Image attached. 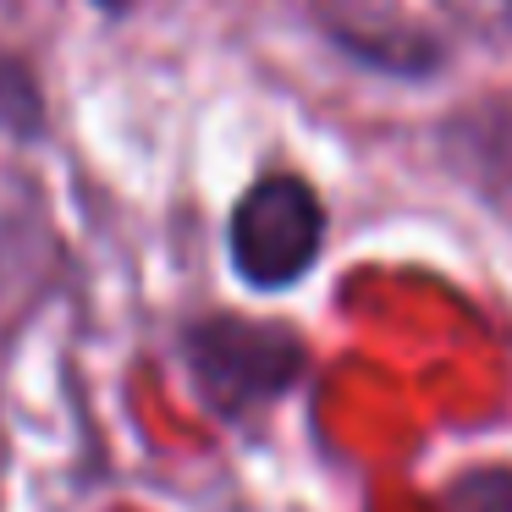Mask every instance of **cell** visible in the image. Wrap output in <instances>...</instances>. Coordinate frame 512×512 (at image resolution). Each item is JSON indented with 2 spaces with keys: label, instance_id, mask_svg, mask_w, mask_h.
<instances>
[{
  "label": "cell",
  "instance_id": "cell-1",
  "mask_svg": "<svg viewBox=\"0 0 512 512\" xmlns=\"http://www.w3.org/2000/svg\"><path fill=\"white\" fill-rule=\"evenodd\" d=\"M325 243V204L303 177H259L254 188L237 199L232 226H226V248H232V270L259 292H281L292 281L309 276Z\"/></svg>",
  "mask_w": 512,
  "mask_h": 512
},
{
  "label": "cell",
  "instance_id": "cell-2",
  "mask_svg": "<svg viewBox=\"0 0 512 512\" xmlns=\"http://www.w3.org/2000/svg\"><path fill=\"white\" fill-rule=\"evenodd\" d=\"M188 358L204 397L221 413H243L270 402L298 380L303 342L265 320H210L188 336Z\"/></svg>",
  "mask_w": 512,
  "mask_h": 512
},
{
  "label": "cell",
  "instance_id": "cell-3",
  "mask_svg": "<svg viewBox=\"0 0 512 512\" xmlns=\"http://www.w3.org/2000/svg\"><path fill=\"white\" fill-rule=\"evenodd\" d=\"M452 160L463 177H485L490 166H501L507 177L496 182L490 199H501L512 210V116H474V122H457L452 127Z\"/></svg>",
  "mask_w": 512,
  "mask_h": 512
},
{
  "label": "cell",
  "instance_id": "cell-4",
  "mask_svg": "<svg viewBox=\"0 0 512 512\" xmlns=\"http://www.w3.org/2000/svg\"><path fill=\"white\" fill-rule=\"evenodd\" d=\"M0 133L39 138L45 133V105H39V83L28 78V67L17 56L0 50Z\"/></svg>",
  "mask_w": 512,
  "mask_h": 512
},
{
  "label": "cell",
  "instance_id": "cell-5",
  "mask_svg": "<svg viewBox=\"0 0 512 512\" xmlns=\"http://www.w3.org/2000/svg\"><path fill=\"white\" fill-rule=\"evenodd\" d=\"M457 512H512V468H468L452 485Z\"/></svg>",
  "mask_w": 512,
  "mask_h": 512
},
{
  "label": "cell",
  "instance_id": "cell-6",
  "mask_svg": "<svg viewBox=\"0 0 512 512\" xmlns=\"http://www.w3.org/2000/svg\"><path fill=\"white\" fill-rule=\"evenodd\" d=\"M446 6L474 23H512V0H446Z\"/></svg>",
  "mask_w": 512,
  "mask_h": 512
}]
</instances>
